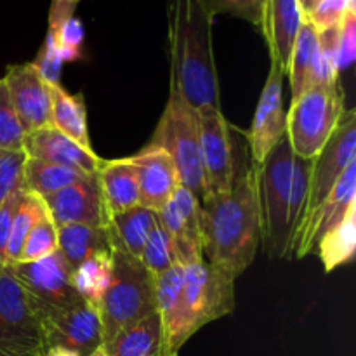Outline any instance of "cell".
I'll return each instance as SVG.
<instances>
[{"instance_id":"obj_1","label":"cell","mask_w":356,"mask_h":356,"mask_svg":"<svg viewBox=\"0 0 356 356\" xmlns=\"http://www.w3.org/2000/svg\"><path fill=\"white\" fill-rule=\"evenodd\" d=\"M204 259L236 280L252 264L261 243L257 167L250 163L226 193L200 202Z\"/></svg>"},{"instance_id":"obj_2","label":"cell","mask_w":356,"mask_h":356,"mask_svg":"<svg viewBox=\"0 0 356 356\" xmlns=\"http://www.w3.org/2000/svg\"><path fill=\"white\" fill-rule=\"evenodd\" d=\"M170 87L193 110H221L214 61V16L202 0H167Z\"/></svg>"},{"instance_id":"obj_3","label":"cell","mask_w":356,"mask_h":356,"mask_svg":"<svg viewBox=\"0 0 356 356\" xmlns=\"http://www.w3.org/2000/svg\"><path fill=\"white\" fill-rule=\"evenodd\" d=\"M155 275L138 257L120 247L111 250V277L97 306L103 327V344L120 330L156 312Z\"/></svg>"},{"instance_id":"obj_4","label":"cell","mask_w":356,"mask_h":356,"mask_svg":"<svg viewBox=\"0 0 356 356\" xmlns=\"http://www.w3.org/2000/svg\"><path fill=\"white\" fill-rule=\"evenodd\" d=\"M294 152L287 136L268 153L257 167V197L261 212V243L275 259H289L291 226L289 209L292 195Z\"/></svg>"},{"instance_id":"obj_5","label":"cell","mask_w":356,"mask_h":356,"mask_svg":"<svg viewBox=\"0 0 356 356\" xmlns=\"http://www.w3.org/2000/svg\"><path fill=\"white\" fill-rule=\"evenodd\" d=\"M148 148L165 152L176 165L181 186L191 191L200 202L204 200L198 111L193 110L172 87Z\"/></svg>"},{"instance_id":"obj_6","label":"cell","mask_w":356,"mask_h":356,"mask_svg":"<svg viewBox=\"0 0 356 356\" xmlns=\"http://www.w3.org/2000/svg\"><path fill=\"white\" fill-rule=\"evenodd\" d=\"M344 92L337 83H316L292 101L287 113V139L294 155L315 159L339 125Z\"/></svg>"},{"instance_id":"obj_7","label":"cell","mask_w":356,"mask_h":356,"mask_svg":"<svg viewBox=\"0 0 356 356\" xmlns=\"http://www.w3.org/2000/svg\"><path fill=\"white\" fill-rule=\"evenodd\" d=\"M235 312V280L205 259L184 266L183 337L195 336L202 327Z\"/></svg>"},{"instance_id":"obj_8","label":"cell","mask_w":356,"mask_h":356,"mask_svg":"<svg viewBox=\"0 0 356 356\" xmlns=\"http://www.w3.org/2000/svg\"><path fill=\"white\" fill-rule=\"evenodd\" d=\"M353 162H356V111L346 110L334 134L330 136L329 141L322 148V152L313 159L306 207L294 240H292L291 252L296 240L308 228L318 209L329 198L330 191L334 190L339 177L343 176L348 165Z\"/></svg>"},{"instance_id":"obj_9","label":"cell","mask_w":356,"mask_h":356,"mask_svg":"<svg viewBox=\"0 0 356 356\" xmlns=\"http://www.w3.org/2000/svg\"><path fill=\"white\" fill-rule=\"evenodd\" d=\"M200 127V163L207 197L226 193L236 183L243 167L238 163L233 127L221 110L207 108L198 111Z\"/></svg>"},{"instance_id":"obj_10","label":"cell","mask_w":356,"mask_h":356,"mask_svg":"<svg viewBox=\"0 0 356 356\" xmlns=\"http://www.w3.org/2000/svg\"><path fill=\"white\" fill-rule=\"evenodd\" d=\"M0 350L17 353L45 351L37 308L9 266H0Z\"/></svg>"},{"instance_id":"obj_11","label":"cell","mask_w":356,"mask_h":356,"mask_svg":"<svg viewBox=\"0 0 356 356\" xmlns=\"http://www.w3.org/2000/svg\"><path fill=\"white\" fill-rule=\"evenodd\" d=\"M35 308L44 329L45 350L61 348L76 356H90L103 348L99 313L83 299L61 309Z\"/></svg>"},{"instance_id":"obj_12","label":"cell","mask_w":356,"mask_h":356,"mask_svg":"<svg viewBox=\"0 0 356 356\" xmlns=\"http://www.w3.org/2000/svg\"><path fill=\"white\" fill-rule=\"evenodd\" d=\"M7 266L38 308L61 309L82 301L73 285V270L59 250L42 259Z\"/></svg>"},{"instance_id":"obj_13","label":"cell","mask_w":356,"mask_h":356,"mask_svg":"<svg viewBox=\"0 0 356 356\" xmlns=\"http://www.w3.org/2000/svg\"><path fill=\"white\" fill-rule=\"evenodd\" d=\"M285 73L278 66H270L266 83L263 87L252 125L247 132L252 163L259 165L268 153L287 136V111L284 106Z\"/></svg>"},{"instance_id":"obj_14","label":"cell","mask_w":356,"mask_h":356,"mask_svg":"<svg viewBox=\"0 0 356 356\" xmlns=\"http://www.w3.org/2000/svg\"><path fill=\"white\" fill-rule=\"evenodd\" d=\"M172 242L176 261L181 266L204 259V236H202L200 200L186 188L179 186L170 200L156 212Z\"/></svg>"},{"instance_id":"obj_15","label":"cell","mask_w":356,"mask_h":356,"mask_svg":"<svg viewBox=\"0 0 356 356\" xmlns=\"http://www.w3.org/2000/svg\"><path fill=\"white\" fill-rule=\"evenodd\" d=\"M23 129L33 132L51 125V87L33 63L7 66L2 76Z\"/></svg>"},{"instance_id":"obj_16","label":"cell","mask_w":356,"mask_h":356,"mask_svg":"<svg viewBox=\"0 0 356 356\" xmlns=\"http://www.w3.org/2000/svg\"><path fill=\"white\" fill-rule=\"evenodd\" d=\"M56 228L66 225L108 226V211L96 176L42 198Z\"/></svg>"},{"instance_id":"obj_17","label":"cell","mask_w":356,"mask_h":356,"mask_svg":"<svg viewBox=\"0 0 356 356\" xmlns=\"http://www.w3.org/2000/svg\"><path fill=\"white\" fill-rule=\"evenodd\" d=\"M356 209V162L350 163L343 176L330 191L329 198L322 204L308 228L299 235L292 247L291 257H302L316 252L318 242L344 221L348 214Z\"/></svg>"},{"instance_id":"obj_18","label":"cell","mask_w":356,"mask_h":356,"mask_svg":"<svg viewBox=\"0 0 356 356\" xmlns=\"http://www.w3.org/2000/svg\"><path fill=\"white\" fill-rule=\"evenodd\" d=\"M23 152L26 153L28 159L40 160V162L52 163V165L68 167V169H75L87 176H96L104 162L94 153V149H86L51 125L28 132L24 138Z\"/></svg>"},{"instance_id":"obj_19","label":"cell","mask_w":356,"mask_h":356,"mask_svg":"<svg viewBox=\"0 0 356 356\" xmlns=\"http://www.w3.org/2000/svg\"><path fill=\"white\" fill-rule=\"evenodd\" d=\"M129 160L138 174L139 205L153 212L162 211L181 186L172 159L162 149L146 146L138 155L129 156Z\"/></svg>"},{"instance_id":"obj_20","label":"cell","mask_w":356,"mask_h":356,"mask_svg":"<svg viewBox=\"0 0 356 356\" xmlns=\"http://www.w3.org/2000/svg\"><path fill=\"white\" fill-rule=\"evenodd\" d=\"M305 19L298 0H266L261 33L266 38L271 65L278 66L285 75Z\"/></svg>"},{"instance_id":"obj_21","label":"cell","mask_w":356,"mask_h":356,"mask_svg":"<svg viewBox=\"0 0 356 356\" xmlns=\"http://www.w3.org/2000/svg\"><path fill=\"white\" fill-rule=\"evenodd\" d=\"M155 278L156 313L162 318L165 351L169 356H179V350L186 344L183 337L184 266L174 264Z\"/></svg>"},{"instance_id":"obj_22","label":"cell","mask_w":356,"mask_h":356,"mask_svg":"<svg viewBox=\"0 0 356 356\" xmlns=\"http://www.w3.org/2000/svg\"><path fill=\"white\" fill-rule=\"evenodd\" d=\"M101 350L106 356H169L165 351L162 318L156 312L152 313L120 330Z\"/></svg>"},{"instance_id":"obj_23","label":"cell","mask_w":356,"mask_h":356,"mask_svg":"<svg viewBox=\"0 0 356 356\" xmlns=\"http://www.w3.org/2000/svg\"><path fill=\"white\" fill-rule=\"evenodd\" d=\"M108 216L139 205L138 174L129 159L103 162L96 174Z\"/></svg>"},{"instance_id":"obj_24","label":"cell","mask_w":356,"mask_h":356,"mask_svg":"<svg viewBox=\"0 0 356 356\" xmlns=\"http://www.w3.org/2000/svg\"><path fill=\"white\" fill-rule=\"evenodd\" d=\"M113 249V238L108 226L66 225L58 228V250L72 270L101 252Z\"/></svg>"},{"instance_id":"obj_25","label":"cell","mask_w":356,"mask_h":356,"mask_svg":"<svg viewBox=\"0 0 356 356\" xmlns=\"http://www.w3.org/2000/svg\"><path fill=\"white\" fill-rule=\"evenodd\" d=\"M318 30L309 19H305L289 61L287 76L291 82L292 101L318 82Z\"/></svg>"},{"instance_id":"obj_26","label":"cell","mask_w":356,"mask_h":356,"mask_svg":"<svg viewBox=\"0 0 356 356\" xmlns=\"http://www.w3.org/2000/svg\"><path fill=\"white\" fill-rule=\"evenodd\" d=\"M159 225V216L149 209L136 205L129 211L111 214L108 218V228L111 232L113 245L120 247L131 256H141L143 247Z\"/></svg>"},{"instance_id":"obj_27","label":"cell","mask_w":356,"mask_h":356,"mask_svg":"<svg viewBox=\"0 0 356 356\" xmlns=\"http://www.w3.org/2000/svg\"><path fill=\"white\" fill-rule=\"evenodd\" d=\"M49 87H51V127L58 129L86 149H92L83 97L80 94L73 96L59 83H49Z\"/></svg>"},{"instance_id":"obj_28","label":"cell","mask_w":356,"mask_h":356,"mask_svg":"<svg viewBox=\"0 0 356 356\" xmlns=\"http://www.w3.org/2000/svg\"><path fill=\"white\" fill-rule=\"evenodd\" d=\"M86 177L90 176L75 169L52 165V163L35 159H26V163H24V188L40 198L56 193L66 186H72Z\"/></svg>"},{"instance_id":"obj_29","label":"cell","mask_w":356,"mask_h":356,"mask_svg":"<svg viewBox=\"0 0 356 356\" xmlns=\"http://www.w3.org/2000/svg\"><path fill=\"white\" fill-rule=\"evenodd\" d=\"M356 249V209L344 218L332 232L327 233L316 247L325 271H334L337 266L350 263Z\"/></svg>"},{"instance_id":"obj_30","label":"cell","mask_w":356,"mask_h":356,"mask_svg":"<svg viewBox=\"0 0 356 356\" xmlns=\"http://www.w3.org/2000/svg\"><path fill=\"white\" fill-rule=\"evenodd\" d=\"M113 250V249H111ZM111 250L83 261L73 270V285L80 298L97 309L111 277Z\"/></svg>"},{"instance_id":"obj_31","label":"cell","mask_w":356,"mask_h":356,"mask_svg":"<svg viewBox=\"0 0 356 356\" xmlns=\"http://www.w3.org/2000/svg\"><path fill=\"white\" fill-rule=\"evenodd\" d=\"M47 212L44 202L35 193H26L21 198L17 211L13 219V228L9 235V245H7V264H14L19 261L21 250H23L24 240L30 235L31 228L38 222V219Z\"/></svg>"},{"instance_id":"obj_32","label":"cell","mask_w":356,"mask_h":356,"mask_svg":"<svg viewBox=\"0 0 356 356\" xmlns=\"http://www.w3.org/2000/svg\"><path fill=\"white\" fill-rule=\"evenodd\" d=\"M139 261H141V263L145 264L146 270L152 271L155 277H159L163 271H167L169 268H172L174 264H177L169 233L163 229V226L160 225V222L152 232L149 238L146 240L141 256H139Z\"/></svg>"},{"instance_id":"obj_33","label":"cell","mask_w":356,"mask_h":356,"mask_svg":"<svg viewBox=\"0 0 356 356\" xmlns=\"http://www.w3.org/2000/svg\"><path fill=\"white\" fill-rule=\"evenodd\" d=\"M56 250H58V228L52 222L49 212H45L24 240L17 263H30V261L42 259V257L49 256Z\"/></svg>"},{"instance_id":"obj_34","label":"cell","mask_w":356,"mask_h":356,"mask_svg":"<svg viewBox=\"0 0 356 356\" xmlns=\"http://www.w3.org/2000/svg\"><path fill=\"white\" fill-rule=\"evenodd\" d=\"M26 131L13 106L3 79H0V152H23Z\"/></svg>"},{"instance_id":"obj_35","label":"cell","mask_w":356,"mask_h":356,"mask_svg":"<svg viewBox=\"0 0 356 356\" xmlns=\"http://www.w3.org/2000/svg\"><path fill=\"white\" fill-rule=\"evenodd\" d=\"M202 2L214 17L218 14H229V16L254 24L259 30L263 26L266 0H202Z\"/></svg>"},{"instance_id":"obj_36","label":"cell","mask_w":356,"mask_h":356,"mask_svg":"<svg viewBox=\"0 0 356 356\" xmlns=\"http://www.w3.org/2000/svg\"><path fill=\"white\" fill-rule=\"evenodd\" d=\"M24 152H0V207L17 190L24 188Z\"/></svg>"},{"instance_id":"obj_37","label":"cell","mask_w":356,"mask_h":356,"mask_svg":"<svg viewBox=\"0 0 356 356\" xmlns=\"http://www.w3.org/2000/svg\"><path fill=\"white\" fill-rule=\"evenodd\" d=\"M356 58V7H351L339 23L336 49L337 75L353 66Z\"/></svg>"},{"instance_id":"obj_38","label":"cell","mask_w":356,"mask_h":356,"mask_svg":"<svg viewBox=\"0 0 356 356\" xmlns=\"http://www.w3.org/2000/svg\"><path fill=\"white\" fill-rule=\"evenodd\" d=\"M49 33L54 35L59 56L63 61H73L80 56L83 44V26L75 16L63 21L58 28H47Z\"/></svg>"},{"instance_id":"obj_39","label":"cell","mask_w":356,"mask_h":356,"mask_svg":"<svg viewBox=\"0 0 356 356\" xmlns=\"http://www.w3.org/2000/svg\"><path fill=\"white\" fill-rule=\"evenodd\" d=\"M351 7H355V0H320L306 19L312 21L316 30H323L339 24Z\"/></svg>"},{"instance_id":"obj_40","label":"cell","mask_w":356,"mask_h":356,"mask_svg":"<svg viewBox=\"0 0 356 356\" xmlns=\"http://www.w3.org/2000/svg\"><path fill=\"white\" fill-rule=\"evenodd\" d=\"M63 63L65 61H63L61 56H59L54 35L47 31V37H45L44 45H42L40 54H38V58L35 59L33 65L37 66L38 73H40L42 79H44L45 82L59 83V73H61Z\"/></svg>"},{"instance_id":"obj_41","label":"cell","mask_w":356,"mask_h":356,"mask_svg":"<svg viewBox=\"0 0 356 356\" xmlns=\"http://www.w3.org/2000/svg\"><path fill=\"white\" fill-rule=\"evenodd\" d=\"M24 193H26V190L14 191V193L3 202L2 207H0V266H7V245H9L13 219Z\"/></svg>"},{"instance_id":"obj_42","label":"cell","mask_w":356,"mask_h":356,"mask_svg":"<svg viewBox=\"0 0 356 356\" xmlns=\"http://www.w3.org/2000/svg\"><path fill=\"white\" fill-rule=\"evenodd\" d=\"M298 2H299V6H301L302 14H305V16L308 17L309 14L313 13V9H315V7L318 6L320 0H298Z\"/></svg>"},{"instance_id":"obj_43","label":"cell","mask_w":356,"mask_h":356,"mask_svg":"<svg viewBox=\"0 0 356 356\" xmlns=\"http://www.w3.org/2000/svg\"><path fill=\"white\" fill-rule=\"evenodd\" d=\"M42 356H76V355L72 353V351L61 350V348H47Z\"/></svg>"},{"instance_id":"obj_44","label":"cell","mask_w":356,"mask_h":356,"mask_svg":"<svg viewBox=\"0 0 356 356\" xmlns=\"http://www.w3.org/2000/svg\"><path fill=\"white\" fill-rule=\"evenodd\" d=\"M44 353H17V351H2L0 350V356H42Z\"/></svg>"},{"instance_id":"obj_45","label":"cell","mask_w":356,"mask_h":356,"mask_svg":"<svg viewBox=\"0 0 356 356\" xmlns=\"http://www.w3.org/2000/svg\"><path fill=\"white\" fill-rule=\"evenodd\" d=\"M90 356H106V355L103 353V350H97L96 353H94V355H90Z\"/></svg>"},{"instance_id":"obj_46","label":"cell","mask_w":356,"mask_h":356,"mask_svg":"<svg viewBox=\"0 0 356 356\" xmlns=\"http://www.w3.org/2000/svg\"><path fill=\"white\" fill-rule=\"evenodd\" d=\"M75 2H80V0H75Z\"/></svg>"}]
</instances>
